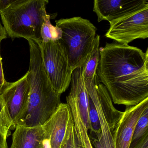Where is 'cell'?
<instances>
[{
  "instance_id": "1",
  "label": "cell",
  "mask_w": 148,
  "mask_h": 148,
  "mask_svg": "<svg viewBox=\"0 0 148 148\" xmlns=\"http://www.w3.org/2000/svg\"><path fill=\"white\" fill-rule=\"evenodd\" d=\"M99 80L114 104L136 105L148 98V49L106 43L99 47Z\"/></svg>"
},
{
  "instance_id": "2",
  "label": "cell",
  "mask_w": 148,
  "mask_h": 148,
  "mask_svg": "<svg viewBox=\"0 0 148 148\" xmlns=\"http://www.w3.org/2000/svg\"><path fill=\"white\" fill-rule=\"evenodd\" d=\"M30 48V60L28 77L30 95L25 117L18 125L41 126L51 116L61 103V95L53 90L45 70L38 45L27 40Z\"/></svg>"
},
{
  "instance_id": "3",
  "label": "cell",
  "mask_w": 148,
  "mask_h": 148,
  "mask_svg": "<svg viewBox=\"0 0 148 148\" xmlns=\"http://www.w3.org/2000/svg\"><path fill=\"white\" fill-rule=\"evenodd\" d=\"M47 0H13L0 12L3 26L12 38H22L38 42L47 15Z\"/></svg>"
},
{
  "instance_id": "4",
  "label": "cell",
  "mask_w": 148,
  "mask_h": 148,
  "mask_svg": "<svg viewBox=\"0 0 148 148\" xmlns=\"http://www.w3.org/2000/svg\"><path fill=\"white\" fill-rule=\"evenodd\" d=\"M55 22L62 31L59 40L66 50L73 71L84 65L91 52L97 28L90 21L80 17L61 19Z\"/></svg>"
},
{
  "instance_id": "5",
  "label": "cell",
  "mask_w": 148,
  "mask_h": 148,
  "mask_svg": "<svg viewBox=\"0 0 148 148\" xmlns=\"http://www.w3.org/2000/svg\"><path fill=\"white\" fill-rule=\"evenodd\" d=\"M36 43L40 48L44 67L52 86L61 95L69 87L73 71L66 50L59 40Z\"/></svg>"
},
{
  "instance_id": "6",
  "label": "cell",
  "mask_w": 148,
  "mask_h": 148,
  "mask_svg": "<svg viewBox=\"0 0 148 148\" xmlns=\"http://www.w3.org/2000/svg\"><path fill=\"white\" fill-rule=\"evenodd\" d=\"M106 38L128 45L137 39L148 38V5L110 23Z\"/></svg>"
},
{
  "instance_id": "7",
  "label": "cell",
  "mask_w": 148,
  "mask_h": 148,
  "mask_svg": "<svg viewBox=\"0 0 148 148\" xmlns=\"http://www.w3.org/2000/svg\"><path fill=\"white\" fill-rule=\"evenodd\" d=\"M28 72L17 81L8 82L1 94L7 106L14 130L25 117L30 95Z\"/></svg>"
},
{
  "instance_id": "8",
  "label": "cell",
  "mask_w": 148,
  "mask_h": 148,
  "mask_svg": "<svg viewBox=\"0 0 148 148\" xmlns=\"http://www.w3.org/2000/svg\"><path fill=\"white\" fill-rule=\"evenodd\" d=\"M147 5V0H95L93 11L99 22L104 20L110 23Z\"/></svg>"
},
{
  "instance_id": "9",
  "label": "cell",
  "mask_w": 148,
  "mask_h": 148,
  "mask_svg": "<svg viewBox=\"0 0 148 148\" xmlns=\"http://www.w3.org/2000/svg\"><path fill=\"white\" fill-rule=\"evenodd\" d=\"M148 107V98L136 105L126 106L114 133L115 148H129L138 121Z\"/></svg>"
},
{
  "instance_id": "10",
  "label": "cell",
  "mask_w": 148,
  "mask_h": 148,
  "mask_svg": "<svg viewBox=\"0 0 148 148\" xmlns=\"http://www.w3.org/2000/svg\"><path fill=\"white\" fill-rule=\"evenodd\" d=\"M72 113L70 106L61 103L51 116L42 125L51 148H60Z\"/></svg>"
},
{
  "instance_id": "11",
  "label": "cell",
  "mask_w": 148,
  "mask_h": 148,
  "mask_svg": "<svg viewBox=\"0 0 148 148\" xmlns=\"http://www.w3.org/2000/svg\"><path fill=\"white\" fill-rule=\"evenodd\" d=\"M14 130L10 148H45L47 138L42 125L27 127L18 125Z\"/></svg>"
},
{
  "instance_id": "12",
  "label": "cell",
  "mask_w": 148,
  "mask_h": 148,
  "mask_svg": "<svg viewBox=\"0 0 148 148\" xmlns=\"http://www.w3.org/2000/svg\"><path fill=\"white\" fill-rule=\"evenodd\" d=\"M70 84L69 94L77 100L81 118L88 132L90 130L88 115L89 98L83 75V66L78 67L73 71Z\"/></svg>"
},
{
  "instance_id": "13",
  "label": "cell",
  "mask_w": 148,
  "mask_h": 148,
  "mask_svg": "<svg viewBox=\"0 0 148 148\" xmlns=\"http://www.w3.org/2000/svg\"><path fill=\"white\" fill-rule=\"evenodd\" d=\"M66 103L70 106L77 134L83 148H94L88 135V132L82 120L77 100L68 94Z\"/></svg>"
},
{
  "instance_id": "14",
  "label": "cell",
  "mask_w": 148,
  "mask_h": 148,
  "mask_svg": "<svg viewBox=\"0 0 148 148\" xmlns=\"http://www.w3.org/2000/svg\"><path fill=\"white\" fill-rule=\"evenodd\" d=\"M129 148H148V107L138 121Z\"/></svg>"
},
{
  "instance_id": "15",
  "label": "cell",
  "mask_w": 148,
  "mask_h": 148,
  "mask_svg": "<svg viewBox=\"0 0 148 148\" xmlns=\"http://www.w3.org/2000/svg\"><path fill=\"white\" fill-rule=\"evenodd\" d=\"M99 44L100 36L96 35L91 52L82 66L83 75L85 80H92L97 75V70L100 58Z\"/></svg>"
},
{
  "instance_id": "16",
  "label": "cell",
  "mask_w": 148,
  "mask_h": 148,
  "mask_svg": "<svg viewBox=\"0 0 148 148\" xmlns=\"http://www.w3.org/2000/svg\"><path fill=\"white\" fill-rule=\"evenodd\" d=\"M50 19V15L47 14L41 28V40L43 42L60 40L62 37L61 29L56 26H53L51 24Z\"/></svg>"
},
{
  "instance_id": "17",
  "label": "cell",
  "mask_w": 148,
  "mask_h": 148,
  "mask_svg": "<svg viewBox=\"0 0 148 148\" xmlns=\"http://www.w3.org/2000/svg\"><path fill=\"white\" fill-rule=\"evenodd\" d=\"M60 148H83L78 137L72 116L69 120Z\"/></svg>"
},
{
  "instance_id": "18",
  "label": "cell",
  "mask_w": 148,
  "mask_h": 148,
  "mask_svg": "<svg viewBox=\"0 0 148 148\" xmlns=\"http://www.w3.org/2000/svg\"><path fill=\"white\" fill-rule=\"evenodd\" d=\"M88 115L90 124V137L99 139L101 135L100 122L97 112L92 100L89 97Z\"/></svg>"
},
{
  "instance_id": "19",
  "label": "cell",
  "mask_w": 148,
  "mask_h": 148,
  "mask_svg": "<svg viewBox=\"0 0 148 148\" xmlns=\"http://www.w3.org/2000/svg\"><path fill=\"white\" fill-rule=\"evenodd\" d=\"M11 130H13V124L5 103L0 95V133L8 137Z\"/></svg>"
},
{
  "instance_id": "20",
  "label": "cell",
  "mask_w": 148,
  "mask_h": 148,
  "mask_svg": "<svg viewBox=\"0 0 148 148\" xmlns=\"http://www.w3.org/2000/svg\"><path fill=\"white\" fill-rule=\"evenodd\" d=\"M1 41H0V45H1ZM8 83V82L5 79V75H4L3 68H2V61H1V51H0V95H1L2 91L5 88Z\"/></svg>"
},
{
  "instance_id": "21",
  "label": "cell",
  "mask_w": 148,
  "mask_h": 148,
  "mask_svg": "<svg viewBox=\"0 0 148 148\" xmlns=\"http://www.w3.org/2000/svg\"><path fill=\"white\" fill-rule=\"evenodd\" d=\"M13 1V0H0V12L8 7Z\"/></svg>"
},
{
  "instance_id": "22",
  "label": "cell",
  "mask_w": 148,
  "mask_h": 148,
  "mask_svg": "<svg viewBox=\"0 0 148 148\" xmlns=\"http://www.w3.org/2000/svg\"><path fill=\"white\" fill-rule=\"evenodd\" d=\"M7 138L5 136L0 133V148H8Z\"/></svg>"
},
{
  "instance_id": "23",
  "label": "cell",
  "mask_w": 148,
  "mask_h": 148,
  "mask_svg": "<svg viewBox=\"0 0 148 148\" xmlns=\"http://www.w3.org/2000/svg\"><path fill=\"white\" fill-rule=\"evenodd\" d=\"M7 37V33L3 25H1L0 22V41L6 38Z\"/></svg>"
}]
</instances>
